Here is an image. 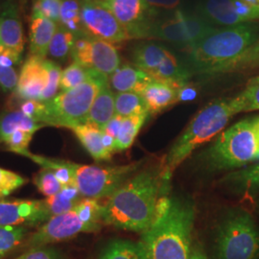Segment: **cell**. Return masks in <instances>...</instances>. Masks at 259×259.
<instances>
[{"mask_svg":"<svg viewBox=\"0 0 259 259\" xmlns=\"http://www.w3.org/2000/svg\"><path fill=\"white\" fill-rule=\"evenodd\" d=\"M233 115L235 114L231 105V98L215 100L199 111L164 157L159 168L163 181L168 182L171 179L177 167L180 166L195 149L219 135Z\"/></svg>","mask_w":259,"mask_h":259,"instance_id":"cell-4","label":"cell"},{"mask_svg":"<svg viewBox=\"0 0 259 259\" xmlns=\"http://www.w3.org/2000/svg\"><path fill=\"white\" fill-rule=\"evenodd\" d=\"M0 46L21 54L25 46L19 10L13 0H0Z\"/></svg>","mask_w":259,"mask_h":259,"instance_id":"cell-16","label":"cell"},{"mask_svg":"<svg viewBox=\"0 0 259 259\" xmlns=\"http://www.w3.org/2000/svg\"><path fill=\"white\" fill-rule=\"evenodd\" d=\"M131 38L147 37L157 14L143 0H105Z\"/></svg>","mask_w":259,"mask_h":259,"instance_id":"cell-13","label":"cell"},{"mask_svg":"<svg viewBox=\"0 0 259 259\" xmlns=\"http://www.w3.org/2000/svg\"><path fill=\"white\" fill-rule=\"evenodd\" d=\"M256 67H259V38L241 55L235 58L228 65L223 66L218 74L244 71Z\"/></svg>","mask_w":259,"mask_h":259,"instance_id":"cell-35","label":"cell"},{"mask_svg":"<svg viewBox=\"0 0 259 259\" xmlns=\"http://www.w3.org/2000/svg\"><path fill=\"white\" fill-rule=\"evenodd\" d=\"M195 12L215 27H232L245 23L235 12L232 0H204Z\"/></svg>","mask_w":259,"mask_h":259,"instance_id":"cell-17","label":"cell"},{"mask_svg":"<svg viewBox=\"0 0 259 259\" xmlns=\"http://www.w3.org/2000/svg\"><path fill=\"white\" fill-rule=\"evenodd\" d=\"M45 125L30 118L21 111H14L0 116V141L4 140L18 130L35 134Z\"/></svg>","mask_w":259,"mask_h":259,"instance_id":"cell-25","label":"cell"},{"mask_svg":"<svg viewBox=\"0 0 259 259\" xmlns=\"http://www.w3.org/2000/svg\"><path fill=\"white\" fill-rule=\"evenodd\" d=\"M71 57L75 63L108 79L120 66V56L112 44L85 35L76 37Z\"/></svg>","mask_w":259,"mask_h":259,"instance_id":"cell-12","label":"cell"},{"mask_svg":"<svg viewBox=\"0 0 259 259\" xmlns=\"http://www.w3.org/2000/svg\"><path fill=\"white\" fill-rule=\"evenodd\" d=\"M213 170H230L259 160V116L245 118L221 133L204 154Z\"/></svg>","mask_w":259,"mask_h":259,"instance_id":"cell-5","label":"cell"},{"mask_svg":"<svg viewBox=\"0 0 259 259\" xmlns=\"http://www.w3.org/2000/svg\"><path fill=\"white\" fill-rule=\"evenodd\" d=\"M34 183L42 194L47 197L58 194L62 189L63 185L57 180L55 174L48 168H42L34 178Z\"/></svg>","mask_w":259,"mask_h":259,"instance_id":"cell-36","label":"cell"},{"mask_svg":"<svg viewBox=\"0 0 259 259\" xmlns=\"http://www.w3.org/2000/svg\"><path fill=\"white\" fill-rule=\"evenodd\" d=\"M47 68H48V82L44 93L40 96V102H47L53 99L57 95L60 89L62 70L61 67L53 61L47 60Z\"/></svg>","mask_w":259,"mask_h":259,"instance_id":"cell-38","label":"cell"},{"mask_svg":"<svg viewBox=\"0 0 259 259\" xmlns=\"http://www.w3.org/2000/svg\"><path fill=\"white\" fill-rule=\"evenodd\" d=\"M167 52L168 50L165 47L155 42L140 44L133 51L134 65L151 76L161 65Z\"/></svg>","mask_w":259,"mask_h":259,"instance_id":"cell-24","label":"cell"},{"mask_svg":"<svg viewBox=\"0 0 259 259\" xmlns=\"http://www.w3.org/2000/svg\"><path fill=\"white\" fill-rule=\"evenodd\" d=\"M164 183L159 169L131 178L103 205V223L121 230L145 232L155 220Z\"/></svg>","mask_w":259,"mask_h":259,"instance_id":"cell-1","label":"cell"},{"mask_svg":"<svg viewBox=\"0 0 259 259\" xmlns=\"http://www.w3.org/2000/svg\"><path fill=\"white\" fill-rule=\"evenodd\" d=\"M71 130L95 160L111 159L112 154L106 149L103 143L102 130L90 123L78 125Z\"/></svg>","mask_w":259,"mask_h":259,"instance_id":"cell-22","label":"cell"},{"mask_svg":"<svg viewBox=\"0 0 259 259\" xmlns=\"http://www.w3.org/2000/svg\"><path fill=\"white\" fill-rule=\"evenodd\" d=\"M47 60L38 56L31 55L22 65L15 93L22 101H40V96L47 87Z\"/></svg>","mask_w":259,"mask_h":259,"instance_id":"cell-15","label":"cell"},{"mask_svg":"<svg viewBox=\"0 0 259 259\" xmlns=\"http://www.w3.org/2000/svg\"><path fill=\"white\" fill-rule=\"evenodd\" d=\"M33 136V133L23 130H18L5 139L3 143H5L10 151L26 157L28 153H30L28 147Z\"/></svg>","mask_w":259,"mask_h":259,"instance_id":"cell-39","label":"cell"},{"mask_svg":"<svg viewBox=\"0 0 259 259\" xmlns=\"http://www.w3.org/2000/svg\"><path fill=\"white\" fill-rule=\"evenodd\" d=\"M194 205L178 198H162L152 225L139 245L147 259H190Z\"/></svg>","mask_w":259,"mask_h":259,"instance_id":"cell-2","label":"cell"},{"mask_svg":"<svg viewBox=\"0 0 259 259\" xmlns=\"http://www.w3.org/2000/svg\"><path fill=\"white\" fill-rule=\"evenodd\" d=\"M74 34L68 31L63 25L59 24L55 35L51 40V44L48 49V55L53 59L64 62L67 57L71 55V51L74 46Z\"/></svg>","mask_w":259,"mask_h":259,"instance_id":"cell-31","label":"cell"},{"mask_svg":"<svg viewBox=\"0 0 259 259\" xmlns=\"http://www.w3.org/2000/svg\"><path fill=\"white\" fill-rule=\"evenodd\" d=\"M45 103L37 100H26L20 105V110L30 118L42 124L41 120L45 114Z\"/></svg>","mask_w":259,"mask_h":259,"instance_id":"cell-44","label":"cell"},{"mask_svg":"<svg viewBox=\"0 0 259 259\" xmlns=\"http://www.w3.org/2000/svg\"><path fill=\"white\" fill-rule=\"evenodd\" d=\"M216 29L197 12L187 13L176 10L168 17L155 19L149 37L159 38L188 49Z\"/></svg>","mask_w":259,"mask_h":259,"instance_id":"cell-10","label":"cell"},{"mask_svg":"<svg viewBox=\"0 0 259 259\" xmlns=\"http://www.w3.org/2000/svg\"><path fill=\"white\" fill-rule=\"evenodd\" d=\"M48 220L45 200L0 201V226L37 225Z\"/></svg>","mask_w":259,"mask_h":259,"instance_id":"cell-14","label":"cell"},{"mask_svg":"<svg viewBox=\"0 0 259 259\" xmlns=\"http://www.w3.org/2000/svg\"><path fill=\"white\" fill-rule=\"evenodd\" d=\"M21 62V53L9 48L0 46V65L16 67Z\"/></svg>","mask_w":259,"mask_h":259,"instance_id":"cell-46","label":"cell"},{"mask_svg":"<svg viewBox=\"0 0 259 259\" xmlns=\"http://www.w3.org/2000/svg\"><path fill=\"white\" fill-rule=\"evenodd\" d=\"M83 34L111 44L131 38L125 28L107 6L105 0H80Z\"/></svg>","mask_w":259,"mask_h":259,"instance_id":"cell-11","label":"cell"},{"mask_svg":"<svg viewBox=\"0 0 259 259\" xmlns=\"http://www.w3.org/2000/svg\"><path fill=\"white\" fill-rule=\"evenodd\" d=\"M103 205L95 199L80 201L67 212L57 215L45 223L27 241L31 248L45 247L74 238L83 232H94L101 229Z\"/></svg>","mask_w":259,"mask_h":259,"instance_id":"cell-6","label":"cell"},{"mask_svg":"<svg viewBox=\"0 0 259 259\" xmlns=\"http://www.w3.org/2000/svg\"><path fill=\"white\" fill-rule=\"evenodd\" d=\"M151 77L157 81L185 85L190 73L186 67L180 64L176 57L168 51L165 59Z\"/></svg>","mask_w":259,"mask_h":259,"instance_id":"cell-26","label":"cell"},{"mask_svg":"<svg viewBox=\"0 0 259 259\" xmlns=\"http://www.w3.org/2000/svg\"><path fill=\"white\" fill-rule=\"evenodd\" d=\"M60 24L73 33L76 37L84 36L81 23L80 0H62Z\"/></svg>","mask_w":259,"mask_h":259,"instance_id":"cell-32","label":"cell"},{"mask_svg":"<svg viewBox=\"0 0 259 259\" xmlns=\"http://www.w3.org/2000/svg\"><path fill=\"white\" fill-rule=\"evenodd\" d=\"M27 233L24 226H0V259L6 257L18 248L26 238Z\"/></svg>","mask_w":259,"mask_h":259,"instance_id":"cell-33","label":"cell"},{"mask_svg":"<svg viewBox=\"0 0 259 259\" xmlns=\"http://www.w3.org/2000/svg\"><path fill=\"white\" fill-rule=\"evenodd\" d=\"M184 85L153 80L142 92L149 114H157L179 101L180 90Z\"/></svg>","mask_w":259,"mask_h":259,"instance_id":"cell-19","label":"cell"},{"mask_svg":"<svg viewBox=\"0 0 259 259\" xmlns=\"http://www.w3.org/2000/svg\"><path fill=\"white\" fill-rule=\"evenodd\" d=\"M154 79L136 65L119 66L109 77V84L115 93H136L141 94Z\"/></svg>","mask_w":259,"mask_h":259,"instance_id":"cell-18","label":"cell"},{"mask_svg":"<svg viewBox=\"0 0 259 259\" xmlns=\"http://www.w3.org/2000/svg\"><path fill=\"white\" fill-rule=\"evenodd\" d=\"M190 259H207V257L201 249H196L191 252Z\"/></svg>","mask_w":259,"mask_h":259,"instance_id":"cell-50","label":"cell"},{"mask_svg":"<svg viewBox=\"0 0 259 259\" xmlns=\"http://www.w3.org/2000/svg\"><path fill=\"white\" fill-rule=\"evenodd\" d=\"M223 183L237 193L258 194L259 162L228 174L223 179Z\"/></svg>","mask_w":259,"mask_h":259,"instance_id":"cell-23","label":"cell"},{"mask_svg":"<svg viewBox=\"0 0 259 259\" xmlns=\"http://www.w3.org/2000/svg\"><path fill=\"white\" fill-rule=\"evenodd\" d=\"M259 38L258 22H245L232 27L216 29L211 34L186 49L189 65L203 74H218Z\"/></svg>","mask_w":259,"mask_h":259,"instance_id":"cell-3","label":"cell"},{"mask_svg":"<svg viewBox=\"0 0 259 259\" xmlns=\"http://www.w3.org/2000/svg\"><path fill=\"white\" fill-rule=\"evenodd\" d=\"M101 259H147L139 243L114 240L109 243L101 253Z\"/></svg>","mask_w":259,"mask_h":259,"instance_id":"cell-30","label":"cell"},{"mask_svg":"<svg viewBox=\"0 0 259 259\" xmlns=\"http://www.w3.org/2000/svg\"><path fill=\"white\" fill-rule=\"evenodd\" d=\"M196 96V91L186 87L185 84L181 90H180V93H179V101H187V100H192L194 99Z\"/></svg>","mask_w":259,"mask_h":259,"instance_id":"cell-49","label":"cell"},{"mask_svg":"<svg viewBox=\"0 0 259 259\" xmlns=\"http://www.w3.org/2000/svg\"><path fill=\"white\" fill-rule=\"evenodd\" d=\"M234 114L259 110V75L251 78L237 96L231 98Z\"/></svg>","mask_w":259,"mask_h":259,"instance_id":"cell-27","label":"cell"},{"mask_svg":"<svg viewBox=\"0 0 259 259\" xmlns=\"http://www.w3.org/2000/svg\"><path fill=\"white\" fill-rule=\"evenodd\" d=\"M122 121H123V117L118 116V115H115V116L103 128V132H104L105 134L111 136L112 138L116 139V137H117V135H118V133H119V130H120Z\"/></svg>","mask_w":259,"mask_h":259,"instance_id":"cell-48","label":"cell"},{"mask_svg":"<svg viewBox=\"0 0 259 259\" xmlns=\"http://www.w3.org/2000/svg\"><path fill=\"white\" fill-rule=\"evenodd\" d=\"M149 9L158 14V10L172 11L180 6L182 0H143Z\"/></svg>","mask_w":259,"mask_h":259,"instance_id":"cell-47","label":"cell"},{"mask_svg":"<svg viewBox=\"0 0 259 259\" xmlns=\"http://www.w3.org/2000/svg\"><path fill=\"white\" fill-rule=\"evenodd\" d=\"M109 79L96 74L84 83L65 91L45 103V114L41 123L72 129L87 123L89 112L96 95Z\"/></svg>","mask_w":259,"mask_h":259,"instance_id":"cell-7","label":"cell"},{"mask_svg":"<svg viewBox=\"0 0 259 259\" xmlns=\"http://www.w3.org/2000/svg\"><path fill=\"white\" fill-rule=\"evenodd\" d=\"M140 164V161H137L119 166L100 167L69 161L75 186L80 194L95 200L110 197L131 179L130 177L138 171Z\"/></svg>","mask_w":259,"mask_h":259,"instance_id":"cell-9","label":"cell"},{"mask_svg":"<svg viewBox=\"0 0 259 259\" xmlns=\"http://www.w3.org/2000/svg\"><path fill=\"white\" fill-rule=\"evenodd\" d=\"M62 0H37L34 5L33 13H37L47 19L60 23Z\"/></svg>","mask_w":259,"mask_h":259,"instance_id":"cell-41","label":"cell"},{"mask_svg":"<svg viewBox=\"0 0 259 259\" xmlns=\"http://www.w3.org/2000/svg\"><path fill=\"white\" fill-rule=\"evenodd\" d=\"M27 183L24 177L0 167V200L12 194Z\"/></svg>","mask_w":259,"mask_h":259,"instance_id":"cell-37","label":"cell"},{"mask_svg":"<svg viewBox=\"0 0 259 259\" xmlns=\"http://www.w3.org/2000/svg\"><path fill=\"white\" fill-rule=\"evenodd\" d=\"M96 74L99 73L74 62L73 64L68 65L62 72L60 89L63 92L69 91L89 81Z\"/></svg>","mask_w":259,"mask_h":259,"instance_id":"cell-34","label":"cell"},{"mask_svg":"<svg viewBox=\"0 0 259 259\" xmlns=\"http://www.w3.org/2000/svg\"><path fill=\"white\" fill-rule=\"evenodd\" d=\"M149 113H144L123 118L119 133L115 139V152L125 151L133 145Z\"/></svg>","mask_w":259,"mask_h":259,"instance_id":"cell-29","label":"cell"},{"mask_svg":"<svg viewBox=\"0 0 259 259\" xmlns=\"http://www.w3.org/2000/svg\"><path fill=\"white\" fill-rule=\"evenodd\" d=\"M232 3L235 12L245 22L259 19V6L250 5L242 0H232Z\"/></svg>","mask_w":259,"mask_h":259,"instance_id":"cell-45","label":"cell"},{"mask_svg":"<svg viewBox=\"0 0 259 259\" xmlns=\"http://www.w3.org/2000/svg\"><path fill=\"white\" fill-rule=\"evenodd\" d=\"M45 202L47 204L49 219L57 215H61L71 210L75 205L79 203L77 201L67 199L61 192H59L58 194L47 197Z\"/></svg>","mask_w":259,"mask_h":259,"instance_id":"cell-40","label":"cell"},{"mask_svg":"<svg viewBox=\"0 0 259 259\" xmlns=\"http://www.w3.org/2000/svg\"><path fill=\"white\" fill-rule=\"evenodd\" d=\"M19 75L16 67L0 65V89L4 93H11L17 90Z\"/></svg>","mask_w":259,"mask_h":259,"instance_id":"cell-42","label":"cell"},{"mask_svg":"<svg viewBox=\"0 0 259 259\" xmlns=\"http://www.w3.org/2000/svg\"><path fill=\"white\" fill-rule=\"evenodd\" d=\"M14 259H62V254L54 248L45 246L31 248L26 252Z\"/></svg>","mask_w":259,"mask_h":259,"instance_id":"cell-43","label":"cell"},{"mask_svg":"<svg viewBox=\"0 0 259 259\" xmlns=\"http://www.w3.org/2000/svg\"><path fill=\"white\" fill-rule=\"evenodd\" d=\"M217 259H257L259 230L250 213L235 210L221 223L216 237Z\"/></svg>","mask_w":259,"mask_h":259,"instance_id":"cell-8","label":"cell"},{"mask_svg":"<svg viewBox=\"0 0 259 259\" xmlns=\"http://www.w3.org/2000/svg\"><path fill=\"white\" fill-rule=\"evenodd\" d=\"M115 116V94L109 84V81L102 85L96 95L87 123L102 130Z\"/></svg>","mask_w":259,"mask_h":259,"instance_id":"cell-21","label":"cell"},{"mask_svg":"<svg viewBox=\"0 0 259 259\" xmlns=\"http://www.w3.org/2000/svg\"><path fill=\"white\" fill-rule=\"evenodd\" d=\"M149 113L143 96L139 93H119L115 94V115L123 118Z\"/></svg>","mask_w":259,"mask_h":259,"instance_id":"cell-28","label":"cell"},{"mask_svg":"<svg viewBox=\"0 0 259 259\" xmlns=\"http://www.w3.org/2000/svg\"><path fill=\"white\" fill-rule=\"evenodd\" d=\"M258 210H259V204H258Z\"/></svg>","mask_w":259,"mask_h":259,"instance_id":"cell-51","label":"cell"},{"mask_svg":"<svg viewBox=\"0 0 259 259\" xmlns=\"http://www.w3.org/2000/svg\"><path fill=\"white\" fill-rule=\"evenodd\" d=\"M58 25V23L47 19L46 17L33 13L30 27L31 55L38 56L46 59Z\"/></svg>","mask_w":259,"mask_h":259,"instance_id":"cell-20","label":"cell"}]
</instances>
